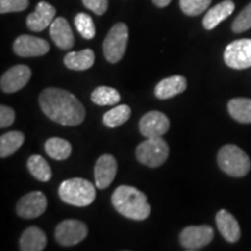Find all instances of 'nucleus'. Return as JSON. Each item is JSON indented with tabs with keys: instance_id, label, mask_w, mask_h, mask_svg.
<instances>
[{
	"instance_id": "f257e3e1",
	"label": "nucleus",
	"mask_w": 251,
	"mask_h": 251,
	"mask_svg": "<svg viewBox=\"0 0 251 251\" xmlns=\"http://www.w3.org/2000/svg\"><path fill=\"white\" fill-rule=\"evenodd\" d=\"M40 106L49 119L63 126H78L85 119L83 103L69 91L48 87L40 94Z\"/></svg>"
},
{
	"instance_id": "f03ea898",
	"label": "nucleus",
	"mask_w": 251,
	"mask_h": 251,
	"mask_svg": "<svg viewBox=\"0 0 251 251\" xmlns=\"http://www.w3.org/2000/svg\"><path fill=\"white\" fill-rule=\"evenodd\" d=\"M112 203L121 215L135 221H143L151 212L146 194L128 185H121L114 191Z\"/></svg>"
},
{
	"instance_id": "7ed1b4c3",
	"label": "nucleus",
	"mask_w": 251,
	"mask_h": 251,
	"mask_svg": "<svg viewBox=\"0 0 251 251\" xmlns=\"http://www.w3.org/2000/svg\"><path fill=\"white\" fill-rule=\"evenodd\" d=\"M62 201L76 207H86L96 199V187L91 181L83 178L64 180L58 190Z\"/></svg>"
},
{
	"instance_id": "20e7f679",
	"label": "nucleus",
	"mask_w": 251,
	"mask_h": 251,
	"mask_svg": "<svg viewBox=\"0 0 251 251\" xmlns=\"http://www.w3.org/2000/svg\"><path fill=\"white\" fill-rule=\"evenodd\" d=\"M220 169L231 177H244L250 171L249 156L235 144H226L218 153Z\"/></svg>"
},
{
	"instance_id": "39448f33",
	"label": "nucleus",
	"mask_w": 251,
	"mask_h": 251,
	"mask_svg": "<svg viewBox=\"0 0 251 251\" xmlns=\"http://www.w3.org/2000/svg\"><path fill=\"white\" fill-rule=\"evenodd\" d=\"M169 157V146L162 137H151L139 144L136 158L141 164L149 168H158Z\"/></svg>"
},
{
	"instance_id": "423d86ee",
	"label": "nucleus",
	"mask_w": 251,
	"mask_h": 251,
	"mask_svg": "<svg viewBox=\"0 0 251 251\" xmlns=\"http://www.w3.org/2000/svg\"><path fill=\"white\" fill-rule=\"evenodd\" d=\"M128 43V27L124 23L114 25L103 41V55L109 63H118L124 57Z\"/></svg>"
},
{
	"instance_id": "0eeeda50",
	"label": "nucleus",
	"mask_w": 251,
	"mask_h": 251,
	"mask_svg": "<svg viewBox=\"0 0 251 251\" xmlns=\"http://www.w3.org/2000/svg\"><path fill=\"white\" fill-rule=\"evenodd\" d=\"M225 62L229 68L243 70L251 67V40H236L225 50Z\"/></svg>"
},
{
	"instance_id": "6e6552de",
	"label": "nucleus",
	"mask_w": 251,
	"mask_h": 251,
	"mask_svg": "<svg viewBox=\"0 0 251 251\" xmlns=\"http://www.w3.org/2000/svg\"><path fill=\"white\" fill-rule=\"evenodd\" d=\"M86 225L78 220H64L56 227L55 238L63 247H71L80 243L87 236Z\"/></svg>"
},
{
	"instance_id": "1a4fd4ad",
	"label": "nucleus",
	"mask_w": 251,
	"mask_h": 251,
	"mask_svg": "<svg viewBox=\"0 0 251 251\" xmlns=\"http://www.w3.org/2000/svg\"><path fill=\"white\" fill-rule=\"evenodd\" d=\"M214 230L211 226H190L180 233V244L186 250L196 251L212 242Z\"/></svg>"
},
{
	"instance_id": "9d476101",
	"label": "nucleus",
	"mask_w": 251,
	"mask_h": 251,
	"mask_svg": "<svg viewBox=\"0 0 251 251\" xmlns=\"http://www.w3.org/2000/svg\"><path fill=\"white\" fill-rule=\"evenodd\" d=\"M48 201L45 194L40 191H34L26 194L17 203V213L20 218L35 219L46 212Z\"/></svg>"
},
{
	"instance_id": "9b49d317",
	"label": "nucleus",
	"mask_w": 251,
	"mask_h": 251,
	"mask_svg": "<svg viewBox=\"0 0 251 251\" xmlns=\"http://www.w3.org/2000/svg\"><path fill=\"white\" fill-rule=\"evenodd\" d=\"M140 131L146 139L162 137L170 128V121L162 112L151 111L144 114L140 120Z\"/></svg>"
},
{
	"instance_id": "f8f14e48",
	"label": "nucleus",
	"mask_w": 251,
	"mask_h": 251,
	"mask_svg": "<svg viewBox=\"0 0 251 251\" xmlns=\"http://www.w3.org/2000/svg\"><path fill=\"white\" fill-rule=\"evenodd\" d=\"M31 77V70L29 67L24 64L14 65L5 72L0 79L1 90L6 93H14L24 89Z\"/></svg>"
},
{
	"instance_id": "ddd939ff",
	"label": "nucleus",
	"mask_w": 251,
	"mask_h": 251,
	"mask_svg": "<svg viewBox=\"0 0 251 251\" xmlns=\"http://www.w3.org/2000/svg\"><path fill=\"white\" fill-rule=\"evenodd\" d=\"M49 43L46 40L31 35H21L14 41L13 50L20 57H37L49 51Z\"/></svg>"
},
{
	"instance_id": "4468645a",
	"label": "nucleus",
	"mask_w": 251,
	"mask_h": 251,
	"mask_svg": "<svg viewBox=\"0 0 251 251\" xmlns=\"http://www.w3.org/2000/svg\"><path fill=\"white\" fill-rule=\"evenodd\" d=\"M118 171L117 159L109 153L100 156L94 166V179L99 190H105L113 183Z\"/></svg>"
},
{
	"instance_id": "2eb2a0df",
	"label": "nucleus",
	"mask_w": 251,
	"mask_h": 251,
	"mask_svg": "<svg viewBox=\"0 0 251 251\" xmlns=\"http://www.w3.org/2000/svg\"><path fill=\"white\" fill-rule=\"evenodd\" d=\"M56 8L47 1H40L35 11L27 17V27L33 31H42L55 20Z\"/></svg>"
},
{
	"instance_id": "dca6fc26",
	"label": "nucleus",
	"mask_w": 251,
	"mask_h": 251,
	"mask_svg": "<svg viewBox=\"0 0 251 251\" xmlns=\"http://www.w3.org/2000/svg\"><path fill=\"white\" fill-rule=\"evenodd\" d=\"M50 37L55 42V45L62 50L71 49L75 45V36L72 33L71 27L67 19L59 17L56 18L52 24L50 25L49 30Z\"/></svg>"
},
{
	"instance_id": "f3484780",
	"label": "nucleus",
	"mask_w": 251,
	"mask_h": 251,
	"mask_svg": "<svg viewBox=\"0 0 251 251\" xmlns=\"http://www.w3.org/2000/svg\"><path fill=\"white\" fill-rule=\"evenodd\" d=\"M216 226H218L220 233L228 242L235 243L240 240V225H238L237 220L234 218L233 214H230L228 211L221 209V211L218 212V214H216Z\"/></svg>"
},
{
	"instance_id": "a211bd4d",
	"label": "nucleus",
	"mask_w": 251,
	"mask_h": 251,
	"mask_svg": "<svg viewBox=\"0 0 251 251\" xmlns=\"http://www.w3.org/2000/svg\"><path fill=\"white\" fill-rule=\"evenodd\" d=\"M187 87L186 78L183 76H172L159 81L155 87V96L165 100L183 93Z\"/></svg>"
},
{
	"instance_id": "6ab92c4d",
	"label": "nucleus",
	"mask_w": 251,
	"mask_h": 251,
	"mask_svg": "<svg viewBox=\"0 0 251 251\" xmlns=\"http://www.w3.org/2000/svg\"><path fill=\"white\" fill-rule=\"evenodd\" d=\"M235 9V4L231 0H225V1L220 2L215 5L207 12L205 17H203L202 25L203 28L207 30H212L214 28L226 20L228 17L233 14Z\"/></svg>"
},
{
	"instance_id": "aec40b11",
	"label": "nucleus",
	"mask_w": 251,
	"mask_h": 251,
	"mask_svg": "<svg viewBox=\"0 0 251 251\" xmlns=\"http://www.w3.org/2000/svg\"><path fill=\"white\" fill-rule=\"evenodd\" d=\"M47 246L46 234L37 227H29L24 231L20 238V250L42 251Z\"/></svg>"
},
{
	"instance_id": "412c9836",
	"label": "nucleus",
	"mask_w": 251,
	"mask_h": 251,
	"mask_svg": "<svg viewBox=\"0 0 251 251\" xmlns=\"http://www.w3.org/2000/svg\"><path fill=\"white\" fill-rule=\"evenodd\" d=\"M93 50L84 49L81 51H71L64 56L65 67L70 70L75 71H84L90 69L94 64Z\"/></svg>"
},
{
	"instance_id": "4be33fe9",
	"label": "nucleus",
	"mask_w": 251,
	"mask_h": 251,
	"mask_svg": "<svg viewBox=\"0 0 251 251\" xmlns=\"http://www.w3.org/2000/svg\"><path fill=\"white\" fill-rule=\"evenodd\" d=\"M228 112L231 118L241 124H251V99H231L228 102Z\"/></svg>"
},
{
	"instance_id": "5701e85b",
	"label": "nucleus",
	"mask_w": 251,
	"mask_h": 251,
	"mask_svg": "<svg viewBox=\"0 0 251 251\" xmlns=\"http://www.w3.org/2000/svg\"><path fill=\"white\" fill-rule=\"evenodd\" d=\"M45 150L49 157L56 161H64L70 157L72 147L67 140L61 137H51L45 143Z\"/></svg>"
},
{
	"instance_id": "b1692460",
	"label": "nucleus",
	"mask_w": 251,
	"mask_h": 251,
	"mask_svg": "<svg viewBox=\"0 0 251 251\" xmlns=\"http://www.w3.org/2000/svg\"><path fill=\"white\" fill-rule=\"evenodd\" d=\"M27 168L34 178L37 180L47 183L51 179L52 172L48 164V162L40 155H33L28 158Z\"/></svg>"
},
{
	"instance_id": "393cba45",
	"label": "nucleus",
	"mask_w": 251,
	"mask_h": 251,
	"mask_svg": "<svg viewBox=\"0 0 251 251\" xmlns=\"http://www.w3.org/2000/svg\"><path fill=\"white\" fill-rule=\"evenodd\" d=\"M25 142V135L21 131H8L0 137V157L5 158L17 151Z\"/></svg>"
},
{
	"instance_id": "a878e982",
	"label": "nucleus",
	"mask_w": 251,
	"mask_h": 251,
	"mask_svg": "<svg viewBox=\"0 0 251 251\" xmlns=\"http://www.w3.org/2000/svg\"><path fill=\"white\" fill-rule=\"evenodd\" d=\"M131 109L128 105H119L113 107L103 115V124L109 128H117L129 120Z\"/></svg>"
},
{
	"instance_id": "bb28decb",
	"label": "nucleus",
	"mask_w": 251,
	"mask_h": 251,
	"mask_svg": "<svg viewBox=\"0 0 251 251\" xmlns=\"http://www.w3.org/2000/svg\"><path fill=\"white\" fill-rule=\"evenodd\" d=\"M120 93L109 86H99L91 94V100L99 106H113L120 101Z\"/></svg>"
},
{
	"instance_id": "cd10ccee",
	"label": "nucleus",
	"mask_w": 251,
	"mask_h": 251,
	"mask_svg": "<svg viewBox=\"0 0 251 251\" xmlns=\"http://www.w3.org/2000/svg\"><path fill=\"white\" fill-rule=\"evenodd\" d=\"M75 26H76L78 33L84 39L91 40L96 35V26L92 18L86 13H78L75 18Z\"/></svg>"
},
{
	"instance_id": "c85d7f7f",
	"label": "nucleus",
	"mask_w": 251,
	"mask_h": 251,
	"mask_svg": "<svg viewBox=\"0 0 251 251\" xmlns=\"http://www.w3.org/2000/svg\"><path fill=\"white\" fill-rule=\"evenodd\" d=\"M211 2L212 0H179L181 11L188 17H197L203 13Z\"/></svg>"
},
{
	"instance_id": "c756f323",
	"label": "nucleus",
	"mask_w": 251,
	"mask_h": 251,
	"mask_svg": "<svg viewBox=\"0 0 251 251\" xmlns=\"http://www.w3.org/2000/svg\"><path fill=\"white\" fill-rule=\"evenodd\" d=\"M251 28V2L247 6L246 8L242 9L237 18L235 19L233 25H231V29L234 33H243Z\"/></svg>"
},
{
	"instance_id": "7c9ffc66",
	"label": "nucleus",
	"mask_w": 251,
	"mask_h": 251,
	"mask_svg": "<svg viewBox=\"0 0 251 251\" xmlns=\"http://www.w3.org/2000/svg\"><path fill=\"white\" fill-rule=\"evenodd\" d=\"M29 5V0H0V13L25 11Z\"/></svg>"
},
{
	"instance_id": "2f4dec72",
	"label": "nucleus",
	"mask_w": 251,
	"mask_h": 251,
	"mask_svg": "<svg viewBox=\"0 0 251 251\" xmlns=\"http://www.w3.org/2000/svg\"><path fill=\"white\" fill-rule=\"evenodd\" d=\"M81 1L86 8L97 15L105 14L108 8V0H81Z\"/></svg>"
},
{
	"instance_id": "473e14b6",
	"label": "nucleus",
	"mask_w": 251,
	"mask_h": 251,
	"mask_svg": "<svg viewBox=\"0 0 251 251\" xmlns=\"http://www.w3.org/2000/svg\"><path fill=\"white\" fill-rule=\"evenodd\" d=\"M15 120V113L13 109L8 106H0V127L6 128L9 127Z\"/></svg>"
},
{
	"instance_id": "72a5a7b5",
	"label": "nucleus",
	"mask_w": 251,
	"mask_h": 251,
	"mask_svg": "<svg viewBox=\"0 0 251 251\" xmlns=\"http://www.w3.org/2000/svg\"><path fill=\"white\" fill-rule=\"evenodd\" d=\"M153 5H156L157 7H166L171 2V0H152Z\"/></svg>"
}]
</instances>
